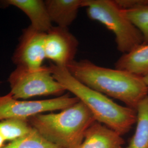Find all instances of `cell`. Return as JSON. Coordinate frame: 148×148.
Instances as JSON below:
<instances>
[{
	"mask_svg": "<svg viewBox=\"0 0 148 148\" xmlns=\"http://www.w3.org/2000/svg\"><path fill=\"white\" fill-rule=\"evenodd\" d=\"M74 77L85 86L124 103L136 110L148 95L143 77L125 70L95 65L89 60H74L66 67Z\"/></svg>",
	"mask_w": 148,
	"mask_h": 148,
	"instance_id": "obj_1",
	"label": "cell"
},
{
	"mask_svg": "<svg viewBox=\"0 0 148 148\" xmlns=\"http://www.w3.org/2000/svg\"><path fill=\"white\" fill-rule=\"evenodd\" d=\"M53 77L65 90L82 102L95 117L96 121L122 136L136 123V110L117 104L106 95L85 86L69 73L66 67L51 64Z\"/></svg>",
	"mask_w": 148,
	"mask_h": 148,
	"instance_id": "obj_2",
	"label": "cell"
},
{
	"mask_svg": "<svg viewBox=\"0 0 148 148\" xmlns=\"http://www.w3.org/2000/svg\"><path fill=\"white\" fill-rule=\"evenodd\" d=\"M32 127L62 148H77L87 130L96 121L88 108L79 101L58 113L41 114L29 119Z\"/></svg>",
	"mask_w": 148,
	"mask_h": 148,
	"instance_id": "obj_3",
	"label": "cell"
},
{
	"mask_svg": "<svg viewBox=\"0 0 148 148\" xmlns=\"http://www.w3.org/2000/svg\"><path fill=\"white\" fill-rule=\"evenodd\" d=\"M89 18L99 21L115 36L117 48L123 54L143 45V37L114 0H83Z\"/></svg>",
	"mask_w": 148,
	"mask_h": 148,
	"instance_id": "obj_4",
	"label": "cell"
},
{
	"mask_svg": "<svg viewBox=\"0 0 148 148\" xmlns=\"http://www.w3.org/2000/svg\"><path fill=\"white\" fill-rule=\"evenodd\" d=\"M8 82L10 93L17 99H25L37 96L60 95L65 88L53 77L49 66L37 69L16 66L11 73Z\"/></svg>",
	"mask_w": 148,
	"mask_h": 148,
	"instance_id": "obj_5",
	"label": "cell"
},
{
	"mask_svg": "<svg viewBox=\"0 0 148 148\" xmlns=\"http://www.w3.org/2000/svg\"><path fill=\"white\" fill-rule=\"evenodd\" d=\"M79 99L69 94L41 101H20L10 92L0 95V121L11 118L29 119L46 112L62 110L77 103Z\"/></svg>",
	"mask_w": 148,
	"mask_h": 148,
	"instance_id": "obj_6",
	"label": "cell"
},
{
	"mask_svg": "<svg viewBox=\"0 0 148 148\" xmlns=\"http://www.w3.org/2000/svg\"><path fill=\"white\" fill-rule=\"evenodd\" d=\"M46 33L38 32L32 26L24 29L12 60L16 66L39 69L46 58L45 42Z\"/></svg>",
	"mask_w": 148,
	"mask_h": 148,
	"instance_id": "obj_7",
	"label": "cell"
},
{
	"mask_svg": "<svg viewBox=\"0 0 148 148\" xmlns=\"http://www.w3.org/2000/svg\"><path fill=\"white\" fill-rule=\"evenodd\" d=\"M79 44L68 28L52 27L46 35V58L52 60L56 65L66 67L75 60Z\"/></svg>",
	"mask_w": 148,
	"mask_h": 148,
	"instance_id": "obj_8",
	"label": "cell"
},
{
	"mask_svg": "<svg viewBox=\"0 0 148 148\" xmlns=\"http://www.w3.org/2000/svg\"><path fill=\"white\" fill-rule=\"evenodd\" d=\"M121 136L98 122L87 130L83 142L77 148H122Z\"/></svg>",
	"mask_w": 148,
	"mask_h": 148,
	"instance_id": "obj_9",
	"label": "cell"
},
{
	"mask_svg": "<svg viewBox=\"0 0 148 148\" xmlns=\"http://www.w3.org/2000/svg\"><path fill=\"white\" fill-rule=\"evenodd\" d=\"M8 5L15 6L24 12L31 21V25L37 31L47 33L53 27L46 6L41 0H7Z\"/></svg>",
	"mask_w": 148,
	"mask_h": 148,
	"instance_id": "obj_10",
	"label": "cell"
},
{
	"mask_svg": "<svg viewBox=\"0 0 148 148\" xmlns=\"http://www.w3.org/2000/svg\"><path fill=\"white\" fill-rule=\"evenodd\" d=\"M83 0H47L46 8L52 23L68 28L76 18Z\"/></svg>",
	"mask_w": 148,
	"mask_h": 148,
	"instance_id": "obj_11",
	"label": "cell"
},
{
	"mask_svg": "<svg viewBox=\"0 0 148 148\" xmlns=\"http://www.w3.org/2000/svg\"><path fill=\"white\" fill-rule=\"evenodd\" d=\"M116 69L143 77L148 74V44H143L132 51L123 54L115 64Z\"/></svg>",
	"mask_w": 148,
	"mask_h": 148,
	"instance_id": "obj_12",
	"label": "cell"
},
{
	"mask_svg": "<svg viewBox=\"0 0 148 148\" xmlns=\"http://www.w3.org/2000/svg\"><path fill=\"white\" fill-rule=\"evenodd\" d=\"M137 126L128 145L122 148H148V95L136 109Z\"/></svg>",
	"mask_w": 148,
	"mask_h": 148,
	"instance_id": "obj_13",
	"label": "cell"
},
{
	"mask_svg": "<svg viewBox=\"0 0 148 148\" xmlns=\"http://www.w3.org/2000/svg\"><path fill=\"white\" fill-rule=\"evenodd\" d=\"M33 129L28 119L11 118L0 121V135L5 142L14 141L31 132Z\"/></svg>",
	"mask_w": 148,
	"mask_h": 148,
	"instance_id": "obj_14",
	"label": "cell"
},
{
	"mask_svg": "<svg viewBox=\"0 0 148 148\" xmlns=\"http://www.w3.org/2000/svg\"><path fill=\"white\" fill-rule=\"evenodd\" d=\"M2 148H62L51 142L34 128L25 136L5 145Z\"/></svg>",
	"mask_w": 148,
	"mask_h": 148,
	"instance_id": "obj_15",
	"label": "cell"
},
{
	"mask_svg": "<svg viewBox=\"0 0 148 148\" xmlns=\"http://www.w3.org/2000/svg\"><path fill=\"white\" fill-rule=\"evenodd\" d=\"M127 18L140 32L143 44H148V5L129 10H122Z\"/></svg>",
	"mask_w": 148,
	"mask_h": 148,
	"instance_id": "obj_16",
	"label": "cell"
},
{
	"mask_svg": "<svg viewBox=\"0 0 148 148\" xmlns=\"http://www.w3.org/2000/svg\"><path fill=\"white\" fill-rule=\"evenodd\" d=\"M114 1L122 10H132L148 5V0H114Z\"/></svg>",
	"mask_w": 148,
	"mask_h": 148,
	"instance_id": "obj_17",
	"label": "cell"
},
{
	"mask_svg": "<svg viewBox=\"0 0 148 148\" xmlns=\"http://www.w3.org/2000/svg\"><path fill=\"white\" fill-rule=\"evenodd\" d=\"M5 141L0 135V148H2L5 145Z\"/></svg>",
	"mask_w": 148,
	"mask_h": 148,
	"instance_id": "obj_18",
	"label": "cell"
},
{
	"mask_svg": "<svg viewBox=\"0 0 148 148\" xmlns=\"http://www.w3.org/2000/svg\"><path fill=\"white\" fill-rule=\"evenodd\" d=\"M143 79L144 82H145V84L148 86V74L145 75V76H143Z\"/></svg>",
	"mask_w": 148,
	"mask_h": 148,
	"instance_id": "obj_19",
	"label": "cell"
},
{
	"mask_svg": "<svg viewBox=\"0 0 148 148\" xmlns=\"http://www.w3.org/2000/svg\"><path fill=\"white\" fill-rule=\"evenodd\" d=\"M1 83H2V82H1V81H0V85H1Z\"/></svg>",
	"mask_w": 148,
	"mask_h": 148,
	"instance_id": "obj_20",
	"label": "cell"
}]
</instances>
